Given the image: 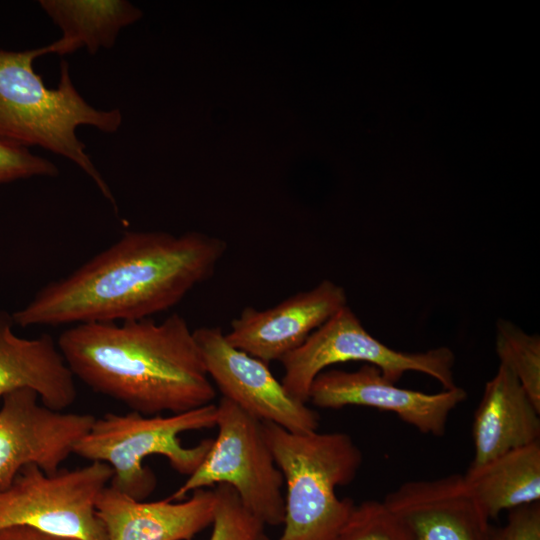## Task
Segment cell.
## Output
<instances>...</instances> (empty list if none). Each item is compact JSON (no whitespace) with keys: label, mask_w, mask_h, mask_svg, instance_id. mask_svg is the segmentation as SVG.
Listing matches in <instances>:
<instances>
[{"label":"cell","mask_w":540,"mask_h":540,"mask_svg":"<svg viewBox=\"0 0 540 540\" xmlns=\"http://www.w3.org/2000/svg\"><path fill=\"white\" fill-rule=\"evenodd\" d=\"M227 243L200 232H125L69 275L43 286L12 315L28 326L151 318L207 281Z\"/></svg>","instance_id":"1"},{"label":"cell","mask_w":540,"mask_h":540,"mask_svg":"<svg viewBox=\"0 0 540 540\" xmlns=\"http://www.w3.org/2000/svg\"><path fill=\"white\" fill-rule=\"evenodd\" d=\"M57 345L75 379L145 416L178 414L216 396L185 318L69 326Z\"/></svg>","instance_id":"2"},{"label":"cell","mask_w":540,"mask_h":540,"mask_svg":"<svg viewBox=\"0 0 540 540\" xmlns=\"http://www.w3.org/2000/svg\"><path fill=\"white\" fill-rule=\"evenodd\" d=\"M49 53H55L53 43L25 51L0 50V140L28 149L39 146L71 160L116 209L109 186L85 153L76 130L89 125L115 133L122 114L119 109L106 111L89 105L75 88L66 61L61 62L57 87L47 88L33 62Z\"/></svg>","instance_id":"3"},{"label":"cell","mask_w":540,"mask_h":540,"mask_svg":"<svg viewBox=\"0 0 540 540\" xmlns=\"http://www.w3.org/2000/svg\"><path fill=\"white\" fill-rule=\"evenodd\" d=\"M265 440L286 484L278 540H335L354 508L336 488L355 478L362 454L342 432L293 433L262 422Z\"/></svg>","instance_id":"4"},{"label":"cell","mask_w":540,"mask_h":540,"mask_svg":"<svg viewBox=\"0 0 540 540\" xmlns=\"http://www.w3.org/2000/svg\"><path fill=\"white\" fill-rule=\"evenodd\" d=\"M216 416L214 403L168 416H145L133 411L106 413L95 418L75 446L74 454L108 464L113 470L109 485L143 501L157 485L155 474L143 465L145 458L164 456L176 472L191 475L203 462L213 439L185 447L179 435L216 426Z\"/></svg>","instance_id":"5"},{"label":"cell","mask_w":540,"mask_h":540,"mask_svg":"<svg viewBox=\"0 0 540 540\" xmlns=\"http://www.w3.org/2000/svg\"><path fill=\"white\" fill-rule=\"evenodd\" d=\"M216 405L217 437L203 462L168 499L181 501L197 489L227 484L264 526L283 524L284 479L265 440L262 422L224 397Z\"/></svg>","instance_id":"6"},{"label":"cell","mask_w":540,"mask_h":540,"mask_svg":"<svg viewBox=\"0 0 540 540\" xmlns=\"http://www.w3.org/2000/svg\"><path fill=\"white\" fill-rule=\"evenodd\" d=\"M349 361L374 365L393 383L404 373L416 371L436 379L444 389L456 386L455 355L450 348L442 346L422 352L392 349L374 338L348 305L280 361L284 369L281 383L291 397L308 403L316 376L331 365Z\"/></svg>","instance_id":"7"},{"label":"cell","mask_w":540,"mask_h":540,"mask_svg":"<svg viewBox=\"0 0 540 540\" xmlns=\"http://www.w3.org/2000/svg\"><path fill=\"white\" fill-rule=\"evenodd\" d=\"M112 476V468L97 461L53 474L26 465L0 490V530L24 526L78 540H107L95 503Z\"/></svg>","instance_id":"8"},{"label":"cell","mask_w":540,"mask_h":540,"mask_svg":"<svg viewBox=\"0 0 540 540\" xmlns=\"http://www.w3.org/2000/svg\"><path fill=\"white\" fill-rule=\"evenodd\" d=\"M207 374L222 394L260 422L293 433L317 431L318 413L291 397L265 362L233 347L219 327L193 331Z\"/></svg>","instance_id":"9"},{"label":"cell","mask_w":540,"mask_h":540,"mask_svg":"<svg viewBox=\"0 0 540 540\" xmlns=\"http://www.w3.org/2000/svg\"><path fill=\"white\" fill-rule=\"evenodd\" d=\"M95 418L53 410L30 389L6 394L0 407V490L29 464L48 474L57 472Z\"/></svg>","instance_id":"10"},{"label":"cell","mask_w":540,"mask_h":540,"mask_svg":"<svg viewBox=\"0 0 540 540\" xmlns=\"http://www.w3.org/2000/svg\"><path fill=\"white\" fill-rule=\"evenodd\" d=\"M466 397L458 386L433 394L400 388L378 367L364 364L356 371H322L311 384L308 402L323 409L365 406L389 411L421 433L441 436L449 415Z\"/></svg>","instance_id":"11"},{"label":"cell","mask_w":540,"mask_h":540,"mask_svg":"<svg viewBox=\"0 0 540 540\" xmlns=\"http://www.w3.org/2000/svg\"><path fill=\"white\" fill-rule=\"evenodd\" d=\"M347 306L344 288L324 279L313 288L259 310L245 307L225 334L235 348L269 364L281 361L340 309Z\"/></svg>","instance_id":"12"},{"label":"cell","mask_w":540,"mask_h":540,"mask_svg":"<svg viewBox=\"0 0 540 540\" xmlns=\"http://www.w3.org/2000/svg\"><path fill=\"white\" fill-rule=\"evenodd\" d=\"M382 502L411 540H489L490 519L463 475L408 481Z\"/></svg>","instance_id":"13"},{"label":"cell","mask_w":540,"mask_h":540,"mask_svg":"<svg viewBox=\"0 0 540 540\" xmlns=\"http://www.w3.org/2000/svg\"><path fill=\"white\" fill-rule=\"evenodd\" d=\"M215 506L214 490L197 489L181 501L145 502L111 485L95 503L107 540H191L212 524Z\"/></svg>","instance_id":"14"},{"label":"cell","mask_w":540,"mask_h":540,"mask_svg":"<svg viewBox=\"0 0 540 540\" xmlns=\"http://www.w3.org/2000/svg\"><path fill=\"white\" fill-rule=\"evenodd\" d=\"M472 437L474 457L468 469L539 441L540 409L512 371L502 364L485 384L474 413Z\"/></svg>","instance_id":"15"},{"label":"cell","mask_w":540,"mask_h":540,"mask_svg":"<svg viewBox=\"0 0 540 540\" xmlns=\"http://www.w3.org/2000/svg\"><path fill=\"white\" fill-rule=\"evenodd\" d=\"M0 313V399L20 389L35 391L47 407L63 411L77 397L75 377L49 334L27 339Z\"/></svg>","instance_id":"16"},{"label":"cell","mask_w":540,"mask_h":540,"mask_svg":"<svg viewBox=\"0 0 540 540\" xmlns=\"http://www.w3.org/2000/svg\"><path fill=\"white\" fill-rule=\"evenodd\" d=\"M463 476L489 519L540 502V441L503 453Z\"/></svg>","instance_id":"17"},{"label":"cell","mask_w":540,"mask_h":540,"mask_svg":"<svg viewBox=\"0 0 540 540\" xmlns=\"http://www.w3.org/2000/svg\"><path fill=\"white\" fill-rule=\"evenodd\" d=\"M39 4L62 31L53 42L60 55L81 47L91 54L110 48L121 29L140 17V11L123 0H41Z\"/></svg>","instance_id":"18"},{"label":"cell","mask_w":540,"mask_h":540,"mask_svg":"<svg viewBox=\"0 0 540 540\" xmlns=\"http://www.w3.org/2000/svg\"><path fill=\"white\" fill-rule=\"evenodd\" d=\"M495 350L500 364L506 366L540 409V338L527 334L512 322L496 323Z\"/></svg>","instance_id":"19"},{"label":"cell","mask_w":540,"mask_h":540,"mask_svg":"<svg viewBox=\"0 0 540 540\" xmlns=\"http://www.w3.org/2000/svg\"><path fill=\"white\" fill-rule=\"evenodd\" d=\"M335 540H411L401 521L383 502L355 505Z\"/></svg>","instance_id":"20"},{"label":"cell","mask_w":540,"mask_h":540,"mask_svg":"<svg viewBox=\"0 0 540 540\" xmlns=\"http://www.w3.org/2000/svg\"><path fill=\"white\" fill-rule=\"evenodd\" d=\"M213 490L216 506L209 540H256L264 525L244 508L236 491L227 484Z\"/></svg>","instance_id":"21"},{"label":"cell","mask_w":540,"mask_h":540,"mask_svg":"<svg viewBox=\"0 0 540 540\" xmlns=\"http://www.w3.org/2000/svg\"><path fill=\"white\" fill-rule=\"evenodd\" d=\"M58 173L51 161L33 154L28 148L0 140V184L35 176L53 177Z\"/></svg>","instance_id":"22"},{"label":"cell","mask_w":540,"mask_h":540,"mask_svg":"<svg viewBox=\"0 0 540 540\" xmlns=\"http://www.w3.org/2000/svg\"><path fill=\"white\" fill-rule=\"evenodd\" d=\"M489 540H540V502L510 510L507 523Z\"/></svg>","instance_id":"23"},{"label":"cell","mask_w":540,"mask_h":540,"mask_svg":"<svg viewBox=\"0 0 540 540\" xmlns=\"http://www.w3.org/2000/svg\"><path fill=\"white\" fill-rule=\"evenodd\" d=\"M0 540H78L68 537L57 536L39 530L16 526L0 530Z\"/></svg>","instance_id":"24"},{"label":"cell","mask_w":540,"mask_h":540,"mask_svg":"<svg viewBox=\"0 0 540 540\" xmlns=\"http://www.w3.org/2000/svg\"><path fill=\"white\" fill-rule=\"evenodd\" d=\"M256 540H269V538L266 536V534L263 532H261L259 534V536L256 538Z\"/></svg>","instance_id":"25"}]
</instances>
